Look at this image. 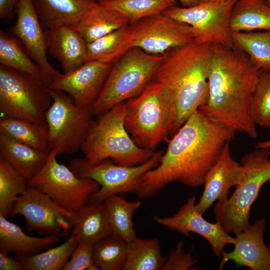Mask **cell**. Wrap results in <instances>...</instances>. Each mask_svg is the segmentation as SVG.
I'll use <instances>...</instances> for the list:
<instances>
[{"label": "cell", "mask_w": 270, "mask_h": 270, "mask_svg": "<svg viewBox=\"0 0 270 270\" xmlns=\"http://www.w3.org/2000/svg\"><path fill=\"white\" fill-rule=\"evenodd\" d=\"M0 252V270H24L20 261L16 260Z\"/></svg>", "instance_id": "obj_40"}, {"label": "cell", "mask_w": 270, "mask_h": 270, "mask_svg": "<svg viewBox=\"0 0 270 270\" xmlns=\"http://www.w3.org/2000/svg\"><path fill=\"white\" fill-rule=\"evenodd\" d=\"M126 102L96 116L81 148L90 164L110 159L116 164L135 166L148 160L154 152L138 146L124 126Z\"/></svg>", "instance_id": "obj_4"}, {"label": "cell", "mask_w": 270, "mask_h": 270, "mask_svg": "<svg viewBox=\"0 0 270 270\" xmlns=\"http://www.w3.org/2000/svg\"><path fill=\"white\" fill-rule=\"evenodd\" d=\"M229 25L233 32L270 30V5L266 0H238Z\"/></svg>", "instance_id": "obj_26"}, {"label": "cell", "mask_w": 270, "mask_h": 270, "mask_svg": "<svg viewBox=\"0 0 270 270\" xmlns=\"http://www.w3.org/2000/svg\"><path fill=\"white\" fill-rule=\"evenodd\" d=\"M237 0H214L192 7L175 5L163 13L190 26L194 40L198 42L234 48L229 21L232 8Z\"/></svg>", "instance_id": "obj_12"}, {"label": "cell", "mask_w": 270, "mask_h": 270, "mask_svg": "<svg viewBox=\"0 0 270 270\" xmlns=\"http://www.w3.org/2000/svg\"><path fill=\"white\" fill-rule=\"evenodd\" d=\"M72 230L78 242L92 244L112 234L104 201L88 202L75 212Z\"/></svg>", "instance_id": "obj_22"}, {"label": "cell", "mask_w": 270, "mask_h": 270, "mask_svg": "<svg viewBox=\"0 0 270 270\" xmlns=\"http://www.w3.org/2000/svg\"><path fill=\"white\" fill-rule=\"evenodd\" d=\"M196 200L195 196H190L174 215L154 216V220L158 224L186 236L189 237L191 232L200 235L208 242L214 254L220 257L226 245L234 244L235 238L227 233L218 222L212 223L205 220L196 208Z\"/></svg>", "instance_id": "obj_16"}, {"label": "cell", "mask_w": 270, "mask_h": 270, "mask_svg": "<svg viewBox=\"0 0 270 270\" xmlns=\"http://www.w3.org/2000/svg\"><path fill=\"white\" fill-rule=\"evenodd\" d=\"M99 2L124 16L129 24L144 18L163 13L167 8L176 5V0H104Z\"/></svg>", "instance_id": "obj_33"}, {"label": "cell", "mask_w": 270, "mask_h": 270, "mask_svg": "<svg viewBox=\"0 0 270 270\" xmlns=\"http://www.w3.org/2000/svg\"><path fill=\"white\" fill-rule=\"evenodd\" d=\"M268 3L270 5V0H266Z\"/></svg>", "instance_id": "obj_46"}, {"label": "cell", "mask_w": 270, "mask_h": 270, "mask_svg": "<svg viewBox=\"0 0 270 270\" xmlns=\"http://www.w3.org/2000/svg\"><path fill=\"white\" fill-rule=\"evenodd\" d=\"M196 260L192 256V251L186 252L183 242H178L175 249L166 258L161 270H198L194 267Z\"/></svg>", "instance_id": "obj_39"}, {"label": "cell", "mask_w": 270, "mask_h": 270, "mask_svg": "<svg viewBox=\"0 0 270 270\" xmlns=\"http://www.w3.org/2000/svg\"><path fill=\"white\" fill-rule=\"evenodd\" d=\"M270 148H256L240 160L244 173L232 194L217 202L214 213L216 222L228 234H236L249 225L251 206L262 186L270 181Z\"/></svg>", "instance_id": "obj_6"}, {"label": "cell", "mask_w": 270, "mask_h": 270, "mask_svg": "<svg viewBox=\"0 0 270 270\" xmlns=\"http://www.w3.org/2000/svg\"><path fill=\"white\" fill-rule=\"evenodd\" d=\"M250 112L256 125L270 128V71H262L252 92Z\"/></svg>", "instance_id": "obj_37"}, {"label": "cell", "mask_w": 270, "mask_h": 270, "mask_svg": "<svg viewBox=\"0 0 270 270\" xmlns=\"http://www.w3.org/2000/svg\"><path fill=\"white\" fill-rule=\"evenodd\" d=\"M78 240L71 234L65 242L54 248L31 256L18 258L26 270H62L70 260Z\"/></svg>", "instance_id": "obj_32"}, {"label": "cell", "mask_w": 270, "mask_h": 270, "mask_svg": "<svg viewBox=\"0 0 270 270\" xmlns=\"http://www.w3.org/2000/svg\"><path fill=\"white\" fill-rule=\"evenodd\" d=\"M244 170L242 164L232 158L230 142H227L218 160L206 176L202 194L196 205L197 210L204 214L216 201L226 200L230 189L239 183Z\"/></svg>", "instance_id": "obj_19"}, {"label": "cell", "mask_w": 270, "mask_h": 270, "mask_svg": "<svg viewBox=\"0 0 270 270\" xmlns=\"http://www.w3.org/2000/svg\"><path fill=\"white\" fill-rule=\"evenodd\" d=\"M61 240L55 235H28L20 227L0 214V252L15 254L18 258L27 257L42 252Z\"/></svg>", "instance_id": "obj_21"}, {"label": "cell", "mask_w": 270, "mask_h": 270, "mask_svg": "<svg viewBox=\"0 0 270 270\" xmlns=\"http://www.w3.org/2000/svg\"><path fill=\"white\" fill-rule=\"evenodd\" d=\"M49 152L37 150L0 134V158L7 162L28 180L43 166Z\"/></svg>", "instance_id": "obj_25"}, {"label": "cell", "mask_w": 270, "mask_h": 270, "mask_svg": "<svg viewBox=\"0 0 270 270\" xmlns=\"http://www.w3.org/2000/svg\"><path fill=\"white\" fill-rule=\"evenodd\" d=\"M164 153L154 152L146 162L135 166L120 165L110 159L92 164L84 158L73 159L68 166L78 177L93 180L100 185L88 202H102L112 195L136 193L143 176L159 164Z\"/></svg>", "instance_id": "obj_10"}, {"label": "cell", "mask_w": 270, "mask_h": 270, "mask_svg": "<svg viewBox=\"0 0 270 270\" xmlns=\"http://www.w3.org/2000/svg\"><path fill=\"white\" fill-rule=\"evenodd\" d=\"M57 156L56 152L50 151L44 164L28 180V184L75 213L88 203L100 185L93 180L77 176L69 166L58 161Z\"/></svg>", "instance_id": "obj_11"}, {"label": "cell", "mask_w": 270, "mask_h": 270, "mask_svg": "<svg viewBox=\"0 0 270 270\" xmlns=\"http://www.w3.org/2000/svg\"><path fill=\"white\" fill-rule=\"evenodd\" d=\"M216 0L219 1V2H226V1L231 0Z\"/></svg>", "instance_id": "obj_45"}, {"label": "cell", "mask_w": 270, "mask_h": 270, "mask_svg": "<svg viewBox=\"0 0 270 270\" xmlns=\"http://www.w3.org/2000/svg\"><path fill=\"white\" fill-rule=\"evenodd\" d=\"M128 242L114 234L93 245L94 264L101 270H123L127 257Z\"/></svg>", "instance_id": "obj_34"}, {"label": "cell", "mask_w": 270, "mask_h": 270, "mask_svg": "<svg viewBox=\"0 0 270 270\" xmlns=\"http://www.w3.org/2000/svg\"><path fill=\"white\" fill-rule=\"evenodd\" d=\"M236 132L197 110L168 140L159 164L144 174L136 194L150 198L173 181L189 188L203 185Z\"/></svg>", "instance_id": "obj_1"}, {"label": "cell", "mask_w": 270, "mask_h": 270, "mask_svg": "<svg viewBox=\"0 0 270 270\" xmlns=\"http://www.w3.org/2000/svg\"><path fill=\"white\" fill-rule=\"evenodd\" d=\"M198 4H205L210 2L216 0H196Z\"/></svg>", "instance_id": "obj_44"}, {"label": "cell", "mask_w": 270, "mask_h": 270, "mask_svg": "<svg viewBox=\"0 0 270 270\" xmlns=\"http://www.w3.org/2000/svg\"><path fill=\"white\" fill-rule=\"evenodd\" d=\"M213 44L195 40L164 54L152 82L162 86L168 100L167 130L172 137L207 101Z\"/></svg>", "instance_id": "obj_3"}, {"label": "cell", "mask_w": 270, "mask_h": 270, "mask_svg": "<svg viewBox=\"0 0 270 270\" xmlns=\"http://www.w3.org/2000/svg\"><path fill=\"white\" fill-rule=\"evenodd\" d=\"M94 1H96V2H100V1H102V0H94Z\"/></svg>", "instance_id": "obj_47"}, {"label": "cell", "mask_w": 270, "mask_h": 270, "mask_svg": "<svg viewBox=\"0 0 270 270\" xmlns=\"http://www.w3.org/2000/svg\"><path fill=\"white\" fill-rule=\"evenodd\" d=\"M52 98L42 81L0 64V112L10 116L46 124Z\"/></svg>", "instance_id": "obj_8"}, {"label": "cell", "mask_w": 270, "mask_h": 270, "mask_svg": "<svg viewBox=\"0 0 270 270\" xmlns=\"http://www.w3.org/2000/svg\"><path fill=\"white\" fill-rule=\"evenodd\" d=\"M179 1L183 7H192L198 4L196 0H176Z\"/></svg>", "instance_id": "obj_42"}, {"label": "cell", "mask_w": 270, "mask_h": 270, "mask_svg": "<svg viewBox=\"0 0 270 270\" xmlns=\"http://www.w3.org/2000/svg\"><path fill=\"white\" fill-rule=\"evenodd\" d=\"M126 26L87 44L86 61L113 64L127 50L125 44Z\"/></svg>", "instance_id": "obj_36"}, {"label": "cell", "mask_w": 270, "mask_h": 270, "mask_svg": "<svg viewBox=\"0 0 270 270\" xmlns=\"http://www.w3.org/2000/svg\"><path fill=\"white\" fill-rule=\"evenodd\" d=\"M0 134L37 150L49 152L46 124H40L10 116L0 119Z\"/></svg>", "instance_id": "obj_28"}, {"label": "cell", "mask_w": 270, "mask_h": 270, "mask_svg": "<svg viewBox=\"0 0 270 270\" xmlns=\"http://www.w3.org/2000/svg\"><path fill=\"white\" fill-rule=\"evenodd\" d=\"M74 214L38 189L28 186L16 198L10 216L22 215L28 230L58 236L72 229Z\"/></svg>", "instance_id": "obj_14"}, {"label": "cell", "mask_w": 270, "mask_h": 270, "mask_svg": "<svg viewBox=\"0 0 270 270\" xmlns=\"http://www.w3.org/2000/svg\"><path fill=\"white\" fill-rule=\"evenodd\" d=\"M192 27L164 13L144 18L126 27L128 50L138 48L153 54L164 55L171 49L194 40Z\"/></svg>", "instance_id": "obj_13"}, {"label": "cell", "mask_w": 270, "mask_h": 270, "mask_svg": "<svg viewBox=\"0 0 270 270\" xmlns=\"http://www.w3.org/2000/svg\"><path fill=\"white\" fill-rule=\"evenodd\" d=\"M16 11V20L12 32L40 67L48 87L60 72L48 60L44 30L32 0H19Z\"/></svg>", "instance_id": "obj_17"}, {"label": "cell", "mask_w": 270, "mask_h": 270, "mask_svg": "<svg viewBox=\"0 0 270 270\" xmlns=\"http://www.w3.org/2000/svg\"><path fill=\"white\" fill-rule=\"evenodd\" d=\"M44 32L47 50L58 60L64 73L86 62L87 43L74 24L56 26Z\"/></svg>", "instance_id": "obj_20"}, {"label": "cell", "mask_w": 270, "mask_h": 270, "mask_svg": "<svg viewBox=\"0 0 270 270\" xmlns=\"http://www.w3.org/2000/svg\"><path fill=\"white\" fill-rule=\"evenodd\" d=\"M164 55L138 48L127 50L112 64L102 89L92 110L98 116L115 105L142 94L152 82Z\"/></svg>", "instance_id": "obj_5"}, {"label": "cell", "mask_w": 270, "mask_h": 270, "mask_svg": "<svg viewBox=\"0 0 270 270\" xmlns=\"http://www.w3.org/2000/svg\"><path fill=\"white\" fill-rule=\"evenodd\" d=\"M32 60L18 38L0 30V64L30 75L46 84L42 70Z\"/></svg>", "instance_id": "obj_27"}, {"label": "cell", "mask_w": 270, "mask_h": 270, "mask_svg": "<svg viewBox=\"0 0 270 270\" xmlns=\"http://www.w3.org/2000/svg\"><path fill=\"white\" fill-rule=\"evenodd\" d=\"M28 186V180L0 158V214L10 216L16 198Z\"/></svg>", "instance_id": "obj_35"}, {"label": "cell", "mask_w": 270, "mask_h": 270, "mask_svg": "<svg viewBox=\"0 0 270 270\" xmlns=\"http://www.w3.org/2000/svg\"><path fill=\"white\" fill-rule=\"evenodd\" d=\"M93 245L84 242H78L70 260L62 270H99L93 260Z\"/></svg>", "instance_id": "obj_38"}, {"label": "cell", "mask_w": 270, "mask_h": 270, "mask_svg": "<svg viewBox=\"0 0 270 270\" xmlns=\"http://www.w3.org/2000/svg\"><path fill=\"white\" fill-rule=\"evenodd\" d=\"M256 148H270V139L264 140V141H261V142H256L255 145Z\"/></svg>", "instance_id": "obj_43"}, {"label": "cell", "mask_w": 270, "mask_h": 270, "mask_svg": "<svg viewBox=\"0 0 270 270\" xmlns=\"http://www.w3.org/2000/svg\"><path fill=\"white\" fill-rule=\"evenodd\" d=\"M166 258L161 254L157 238L144 239L136 237L128 242L123 270H160Z\"/></svg>", "instance_id": "obj_30"}, {"label": "cell", "mask_w": 270, "mask_h": 270, "mask_svg": "<svg viewBox=\"0 0 270 270\" xmlns=\"http://www.w3.org/2000/svg\"><path fill=\"white\" fill-rule=\"evenodd\" d=\"M128 24V21L124 16L94 0L82 18L74 24L87 44Z\"/></svg>", "instance_id": "obj_23"}, {"label": "cell", "mask_w": 270, "mask_h": 270, "mask_svg": "<svg viewBox=\"0 0 270 270\" xmlns=\"http://www.w3.org/2000/svg\"><path fill=\"white\" fill-rule=\"evenodd\" d=\"M112 66L96 60L86 61L70 72L60 73L48 88L65 92L79 106L92 108Z\"/></svg>", "instance_id": "obj_15"}, {"label": "cell", "mask_w": 270, "mask_h": 270, "mask_svg": "<svg viewBox=\"0 0 270 270\" xmlns=\"http://www.w3.org/2000/svg\"><path fill=\"white\" fill-rule=\"evenodd\" d=\"M266 230L264 218L257 220L236 234L234 249L222 252L219 269L226 262H234L236 267L246 266L252 270H270V248L264 240Z\"/></svg>", "instance_id": "obj_18"}, {"label": "cell", "mask_w": 270, "mask_h": 270, "mask_svg": "<svg viewBox=\"0 0 270 270\" xmlns=\"http://www.w3.org/2000/svg\"><path fill=\"white\" fill-rule=\"evenodd\" d=\"M104 202L112 233L127 242L136 238L132 216L140 206L141 202H130L122 195L114 194L108 198Z\"/></svg>", "instance_id": "obj_29"}, {"label": "cell", "mask_w": 270, "mask_h": 270, "mask_svg": "<svg viewBox=\"0 0 270 270\" xmlns=\"http://www.w3.org/2000/svg\"><path fill=\"white\" fill-rule=\"evenodd\" d=\"M212 46L208 98L198 109L235 132L256 138L258 132L251 118L250 102L262 70L240 50L218 44Z\"/></svg>", "instance_id": "obj_2"}, {"label": "cell", "mask_w": 270, "mask_h": 270, "mask_svg": "<svg viewBox=\"0 0 270 270\" xmlns=\"http://www.w3.org/2000/svg\"><path fill=\"white\" fill-rule=\"evenodd\" d=\"M50 90L52 100L45 114L50 151L71 154L86 139L94 120L92 108L78 105L63 91Z\"/></svg>", "instance_id": "obj_9"}, {"label": "cell", "mask_w": 270, "mask_h": 270, "mask_svg": "<svg viewBox=\"0 0 270 270\" xmlns=\"http://www.w3.org/2000/svg\"><path fill=\"white\" fill-rule=\"evenodd\" d=\"M234 48L246 54L262 71H270V30L258 32H233Z\"/></svg>", "instance_id": "obj_31"}, {"label": "cell", "mask_w": 270, "mask_h": 270, "mask_svg": "<svg viewBox=\"0 0 270 270\" xmlns=\"http://www.w3.org/2000/svg\"><path fill=\"white\" fill-rule=\"evenodd\" d=\"M124 126L140 147L154 152L162 142H168L169 108L164 90L152 82L140 95L126 101Z\"/></svg>", "instance_id": "obj_7"}, {"label": "cell", "mask_w": 270, "mask_h": 270, "mask_svg": "<svg viewBox=\"0 0 270 270\" xmlns=\"http://www.w3.org/2000/svg\"><path fill=\"white\" fill-rule=\"evenodd\" d=\"M94 0H32L43 28L76 24Z\"/></svg>", "instance_id": "obj_24"}, {"label": "cell", "mask_w": 270, "mask_h": 270, "mask_svg": "<svg viewBox=\"0 0 270 270\" xmlns=\"http://www.w3.org/2000/svg\"><path fill=\"white\" fill-rule=\"evenodd\" d=\"M19 0H0V18L5 20L11 18Z\"/></svg>", "instance_id": "obj_41"}]
</instances>
